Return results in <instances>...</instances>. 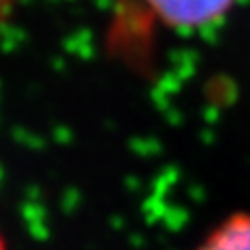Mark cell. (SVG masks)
I'll return each mask as SVG.
<instances>
[{
	"mask_svg": "<svg viewBox=\"0 0 250 250\" xmlns=\"http://www.w3.org/2000/svg\"><path fill=\"white\" fill-rule=\"evenodd\" d=\"M236 0H146L150 13L179 31L207 29L229 13Z\"/></svg>",
	"mask_w": 250,
	"mask_h": 250,
	"instance_id": "cell-1",
	"label": "cell"
},
{
	"mask_svg": "<svg viewBox=\"0 0 250 250\" xmlns=\"http://www.w3.org/2000/svg\"><path fill=\"white\" fill-rule=\"evenodd\" d=\"M19 0H0V27L4 25V21L9 19V15L13 13L15 4H17Z\"/></svg>",
	"mask_w": 250,
	"mask_h": 250,
	"instance_id": "cell-3",
	"label": "cell"
},
{
	"mask_svg": "<svg viewBox=\"0 0 250 250\" xmlns=\"http://www.w3.org/2000/svg\"><path fill=\"white\" fill-rule=\"evenodd\" d=\"M0 250H9V248H6V242H4L2 231H0Z\"/></svg>",
	"mask_w": 250,
	"mask_h": 250,
	"instance_id": "cell-4",
	"label": "cell"
},
{
	"mask_svg": "<svg viewBox=\"0 0 250 250\" xmlns=\"http://www.w3.org/2000/svg\"><path fill=\"white\" fill-rule=\"evenodd\" d=\"M196 250H250V213H236L221 221Z\"/></svg>",
	"mask_w": 250,
	"mask_h": 250,
	"instance_id": "cell-2",
	"label": "cell"
}]
</instances>
